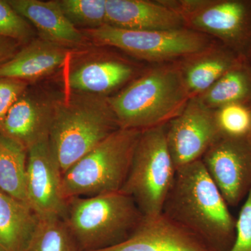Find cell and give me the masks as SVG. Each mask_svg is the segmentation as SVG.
<instances>
[{
  "label": "cell",
  "mask_w": 251,
  "mask_h": 251,
  "mask_svg": "<svg viewBox=\"0 0 251 251\" xmlns=\"http://www.w3.org/2000/svg\"><path fill=\"white\" fill-rule=\"evenodd\" d=\"M229 251H251V190L236 219L235 239Z\"/></svg>",
  "instance_id": "484cf974"
},
{
  "label": "cell",
  "mask_w": 251,
  "mask_h": 251,
  "mask_svg": "<svg viewBox=\"0 0 251 251\" xmlns=\"http://www.w3.org/2000/svg\"><path fill=\"white\" fill-rule=\"evenodd\" d=\"M14 40L7 38H0V64L11 58L16 49Z\"/></svg>",
  "instance_id": "83f0119b"
},
{
  "label": "cell",
  "mask_w": 251,
  "mask_h": 251,
  "mask_svg": "<svg viewBox=\"0 0 251 251\" xmlns=\"http://www.w3.org/2000/svg\"><path fill=\"white\" fill-rule=\"evenodd\" d=\"M57 3L66 17L75 26L93 29L105 25V0H59Z\"/></svg>",
  "instance_id": "603a6c76"
},
{
  "label": "cell",
  "mask_w": 251,
  "mask_h": 251,
  "mask_svg": "<svg viewBox=\"0 0 251 251\" xmlns=\"http://www.w3.org/2000/svg\"><path fill=\"white\" fill-rule=\"evenodd\" d=\"M162 213L214 251L233 246L236 219L201 159L176 170Z\"/></svg>",
  "instance_id": "6da1fadb"
},
{
  "label": "cell",
  "mask_w": 251,
  "mask_h": 251,
  "mask_svg": "<svg viewBox=\"0 0 251 251\" xmlns=\"http://www.w3.org/2000/svg\"><path fill=\"white\" fill-rule=\"evenodd\" d=\"M54 105L55 101L25 91L8 112L0 132L28 150L49 138Z\"/></svg>",
  "instance_id": "5bb4252c"
},
{
  "label": "cell",
  "mask_w": 251,
  "mask_h": 251,
  "mask_svg": "<svg viewBox=\"0 0 251 251\" xmlns=\"http://www.w3.org/2000/svg\"><path fill=\"white\" fill-rule=\"evenodd\" d=\"M32 35L27 20L16 12L8 1L0 0V38L25 41Z\"/></svg>",
  "instance_id": "d4e9b609"
},
{
  "label": "cell",
  "mask_w": 251,
  "mask_h": 251,
  "mask_svg": "<svg viewBox=\"0 0 251 251\" xmlns=\"http://www.w3.org/2000/svg\"><path fill=\"white\" fill-rule=\"evenodd\" d=\"M62 219L81 251H97L125 242L144 215L133 198L118 191L67 200Z\"/></svg>",
  "instance_id": "277c9868"
},
{
  "label": "cell",
  "mask_w": 251,
  "mask_h": 251,
  "mask_svg": "<svg viewBox=\"0 0 251 251\" xmlns=\"http://www.w3.org/2000/svg\"><path fill=\"white\" fill-rule=\"evenodd\" d=\"M134 73V69L123 61H94L74 71L68 77L67 84L77 94L105 97L126 83Z\"/></svg>",
  "instance_id": "ac0fdd59"
},
{
  "label": "cell",
  "mask_w": 251,
  "mask_h": 251,
  "mask_svg": "<svg viewBox=\"0 0 251 251\" xmlns=\"http://www.w3.org/2000/svg\"><path fill=\"white\" fill-rule=\"evenodd\" d=\"M223 134L216 110L198 97L191 98L184 110L166 125V140L176 170L201 160Z\"/></svg>",
  "instance_id": "9c48e42d"
},
{
  "label": "cell",
  "mask_w": 251,
  "mask_h": 251,
  "mask_svg": "<svg viewBox=\"0 0 251 251\" xmlns=\"http://www.w3.org/2000/svg\"><path fill=\"white\" fill-rule=\"evenodd\" d=\"M68 49L45 39H36L0 64V78L27 82L49 75L65 62Z\"/></svg>",
  "instance_id": "2e32d148"
},
{
  "label": "cell",
  "mask_w": 251,
  "mask_h": 251,
  "mask_svg": "<svg viewBox=\"0 0 251 251\" xmlns=\"http://www.w3.org/2000/svg\"><path fill=\"white\" fill-rule=\"evenodd\" d=\"M105 25L137 31L174 30L186 27L184 18L160 1L105 0Z\"/></svg>",
  "instance_id": "4fadbf2b"
},
{
  "label": "cell",
  "mask_w": 251,
  "mask_h": 251,
  "mask_svg": "<svg viewBox=\"0 0 251 251\" xmlns=\"http://www.w3.org/2000/svg\"><path fill=\"white\" fill-rule=\"evenodd\" d=\"M200 99L217 110L229 104H251V63L245 59L225 74Z\"/></svg>",
  "instance_id": "ffe728a7"
},
{
  "label": "cell",
  "mask_w": 251,
  "mask_h": 251,
  "mask_svg": "<svg viewBox=\"0 0 251 251\" xmlns=\"http://www.w3.org/2000/svg\"><path fill=\"white\" fill-rule=\"evenodd\" d=\"M140 133L120 128L73 165L62 176L64 199L121 191Z\"/></svg>",
  "instance_id": "5b68a950"
},
{
  "label": "cell",
  "mask_w": 251,
  "mask_h": 251,
  "mask_svg": "<svg viewBox=\"0 0 251 251\" xmlns=\"http://www.w3.org/2000/svg\"><path fill=\"white\" fill-rule=\"evenodd\" d=\"M39 221L27 202L0 190V247L5 251H25Z\"/></svg>",
  "instance_id": "d6986e66"
},
{
  "label": "cell",
  "mask_w": 251,
  "mask_h": 251,
  "mask_svg": "<svg viewBox=\"0 0 251 251\" xmlns=\"http://www.w3.org/2000/svg\"><path fill=\"white\" fill-rule=\"evenodd\" d=\"M0 251H5L4 249H2L1 247H0Z\"/></svg>",
  "instance_id": "f546056e"
},
{
  "label": "cell",
  "mask_w": 251,
  "mask_h": 251,
  "mask_svg": "<svg viewBox=\"0 0 251 251\" xmlns=\"http://www.w3.org/2000/svg\"><path fill=\"white\" fill-rule=\"evenodd\" d=\"M248 136H249V139H250V140L251 141V130L250 133H249V135H248Z\"/></svg>",
  "instance_id": "f1b7e54d"
},
{
  "label": "cell",
  "mask_w": 251,
  "mask_h": 251,
  "mask_svg": "<svg viewBox=\"0 0 251 251\" xmlns=\"http://www.w3.org/2000/svg\"><path fill=\"white\" fill-rule=\"evenodd\" d=\"M185 23L190 29L216 36L226 47L251 59V1H208Z\"/></svg>",
  "instance_id": "30bf717a"
},
{
  "label": "cell",
  "mask_w": 251,
  "mask_h": 251,
  "mask_svg": "<svg viewBox=\"0 0 251 251\" xmlns=\"http://www.w3.org/2000/svg\"><path fill=\"white\" fill-rule=\"evenodd\" d=\"M62 176L49 137L28 149L27 201L39 217L64 216L67 201L62 196Z\"/></svg>",
  "instance_id": "8fae6325"
},
{
  "label": "cell",
  "mask_w": 251,
  "mask_h": 251,
  "mask_svg": "<svg viewBox=\"0 0 251 251\" xmlns=\"http://www.w3.org/2000/svg\"><path fill=\"white\" fill-rule=\"evenodd\" d=\"M27 161V149L0 132V190L26 202Z\"/></svg>",
  "instance_id": "44dd1931"
},
{
  "label": "cell",
  "mask_w": 251,
  "mask_h": 251,
  "mask_svg": "<svg viewBox=\"0 0 251 251\" xmlns=\"http://www.w3.org/2000/svg\"><path fill=\"white\" fill-rule=\"evenodd\" d=\"M166 125L141 131L120 191L133 198L144 216L161 214L176 173L167 143Z\"/></svg>",
  "instance_id": "8992f818"
},
{
  "label": "cell",
  "mask_w": 251,
  "mask_h": 251,
  "mask_svg": "<svg viewBox=\"0 0 251 251\" xmlns=\"http://www.w3.org/2000/svg\"><path fill=\"white\" fill-rule=\"evenodd\" d=\"M87 34L100 45L112 46L149 62L185 59L213 46L206 34L184 27L174 30L137 31L104 25Z\"/></svg>",
  "instance_id": "52a82bcc"
},
{
  "label": "cell",
  "mask_w": 251,
  "mask_h": 251,
  "mask_svg": "<svg viewBox=\"0 0 251 251\" xmlns=\"http://www.w3.org/2000/svg\"><path fill=\"white\" fill-rule=\"evenodd\" d=\"M25 251H81L59 216L40 217L34 235Z\"/></svg>",
  "instance_id": "7402d4cb"
},
{
  "label": "cell",
  "mask_w": 251,
  "mask_h": 251,
  "mask_svg": "<svg viewBox=\"0 0 251 251\" xmlns=\"http://www.w3.org/2000/svg\"><path fill=\"white\" fill-rule=\"evenodd\" d=\"M190 99L178 64L150 69L108 100L120 128L143 131L169 123Z\"/></svg>",
  "instance_id": "7a4b0ae2"
},
{
  "label": "cell",
  "mask_w": 251,
  "mask_h": 251,
  "mask_svg": "<svg viewBox=\"0 0 251 251\" xmlns=\"http://www.w3.org/2000/svg\"><path fill=\"white\" fill-rule=\"evenodd\" d=\"M8 2L35 26L41 39L67 49L83 44V34L66 17L57 1L8 0Z\"/></svg>",
  "instance_id": "9a60e30c"
},
{
  "label": "cell",
  "mask_w": 251,
  "mask_h": 251,
  "mask_svg": "<svg viewBox=\"0 0 251 251\" xmlns=\"http://www.w3.org/2000/svg\"><path fill=\"white\" fill-rule=\"evenodd\" d=\"M97 251H214L204 241L163 213L144 216L134 233L125 242Z\"/></svg>",
  "instance_id": "7c38bea8"
},
{
  "label": "cell",
  "mask_w": 251,
  "mask_h": 251,
  "mask_svg": "<svg viewBox=\"0 0 251 251\" xmlns=\"http://www.w3.org/2000/svg\"><path fill=\"white\" fill-rule=\"evenodd\" d=\"M229 206H237L251 190V141L249 136L223 133L201 158Z\"/></svg>",
  "instance_id": "ba28073f"
},
{
  "label": "cell",
  "mask_w": 251,
  "mask_h": 251,
  "mask_svg": "<svg viewBox=\"0 0 251 251\" xmlns=\"http://www.w3.org/2000/svg\"><path fill=\"white\" fill-rule=\"evenodd\" d=\"M216 119L221 131L230 136H247L251 130V108L244 104L234 103L216 110Z\"/></svg>",
  "instance_id": "cb8c5ba5"
},
{
  "label": "cell",
  "mask_w": 251,
  "mask_h": 251,
  "mask_svg": "<svg viewBox=\"0 0 251 251\" xmlns=\"http://www.w3.org/2000/svg\"><path fill=\"white\" fill-rule=\"evenodd\" d=\"M120 128L108 97L77 93L55 102L49 141L62 175Z\"/></svg>",
  "instance_id": "3957f363"
},
{
  "label": "cell",
  "mask_w": 251,
  "mask_h": 251,
  "mask_svg": "<svg viewBox=\"0 0 251 251\" xmlns=\"http://www.w3.org/2000/svg\"><path fill=\"white\" fill-rule=\"evenodd\" d=\"M249 106H250V107H251V105H249Z\"/></svg>",
  "instance_id": "4dcf8cb0"
},
{
  "label": "cell",
  "mask_w": 251,
  "mask_h": 251,
  "mask_svg": "<svg viewBox=\"0 0 251 251\" xmlns=\"http://www.w3.org/2000/svg\"><path fill=\"white\" fill-rule=\"evenodd\" d=\"M226 46L214 45L179 63L190 97H199L244 59Z\"/></svg>",
  "instance_id": "e0dca14e"
},
{
  "label": "cell",
  "mask_w": 251,
  "mask_h": 251,
  "mask_svg": "<svg viewBox=\"0 0 251 251\" xmlns=\"http://www.w3.org/2000/svg\"><path fill=\"white\" fill-rule=\"evenodd\" d=\"M27 82L11 78H0V131L5 117L13 105L27 90Z\"/></svg>",
  "instance_id": "4316f807"
}]
</instances>
